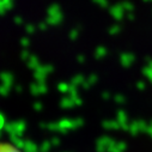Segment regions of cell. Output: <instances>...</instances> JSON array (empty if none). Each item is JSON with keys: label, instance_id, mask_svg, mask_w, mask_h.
I'll list each match as a JSON object with an SVG mask.
<instances>
[{"label": "cell", "instance_id": "6da1fadb", "mask_svg": "<svg viewBox=\"0 0 152 152\" xmlns=\"http://www.w3.org/2000/svg\"><path fill=\"white\" fill-rule=\"evenodd\" d=\"M0 152H23V151L13 142L0 140Z\"/></svg>", "mask_w": 152, "mask_h": 152}]
</instances>
